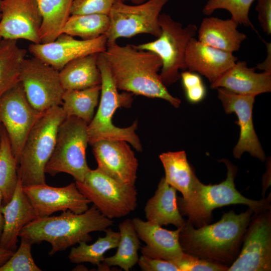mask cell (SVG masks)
<instances>
[{"label":"cell","instance_id":"1","mask_svg":"<svg viewBox=\"0 0 271 271\" xmlns=\"http://www.w3.org/2000/svg\"><path fill=\"white\" fill-rule=\"evenodd\" d=\"M102 54L118 90L163 99L179 107L181 100L169 93L161 79L162 62L156 54L131 44L120 46L116 42L107 43Z\"/></svg>","mask_w":271,"mask_h":271},{"label":"cell","instance_id":"2","mask_svg":"<svg viewBox=\"0 0 271 271\" xmlns=\"http://www.w3.org/2000/svg\"><path fill=\"white\" fill-rule=\"evenodd\" d=\"M253 213L249 208L238 214L230 211L218 222L198 228L187 221L180 231V245L185 253L226 265L232 264L239 254Z\"/></svg>","mask_w":271,"mask_h":271},{"label":"cell","instance_id":"3","mask_svg":"<svg viewBox=\"0 0 271 271\" xmlns=\"http://www.w3.org/2000/svg\"><path fill=\"white\" fill-rule=\"evenodd\" d=\"M113 224L112 219L104 216L93 205L82 213L66 210L58 216L36 218L22 229L19 237L32 244L49 242L52 246L49 254L52 255L81 242L91 241L90 233L105 231Z\"/></svg>","mask_w":271,"mask_h":271},{"label":"cell","instance_id":"4","mask_svg":"<svg viewBox=\"0 0 271 271\" xmlns=\"http://www.w3.org/2000/svg\"><path fill=\"white\" fill-rule=\"evenodd\" d=\"M227 168L225 180L218 184L204 185L197 178L195 180L191 195L186 201L177 200L181 214L188 217V222L197 227L207 224L212 211L218 207L232 204L248 206L254 213L270 209V194L260 200L248 199L242 195L235 188L234 179L237 167L227 160H222Z\"/></svg>","mask_w":271,"mask_h":271},{"label":"cell","instance_id":"5","mask_svg":"<svg viewBox=\"0 0 271 271\" xmlns=\"http://www.w3.org/2000/svg\"><path fill=\"white\" fill-rule=\"evenodd\" d=\"M97 64L101 75V91L97 110L88 124L89 144L91 145L101 140L123 141L131 144L138 152H141L142 144L136 133L137 121L125 128L117 127L112 121L118 108L130 107L132 93L118 92L102 53L98 55Z\"/></svg>","mask_w":271,"mask_h":271},{"label":"cell","instance_id":"6","mask_svg":"<svg viewBox=\"0 0 271 271\" xmlns=\"http://www.w3.org/2000/svg\"><path fill=\"white\" fill-rule=\"evenodd\" d=\"M66 118L61 105L43 112L29 133L18 165L23 186L46 183V165L54 151L58 128Z\"/></svg>","mask_w":271,"mask_h":271},{"label":"cell","instance_id":"7","mask_svg":"<svg viewBox=\"0 0 271 271\" xmlns=\"http://www.w3.org/2000/svg\"><path fill=\"white\" fill-rule=\"evenodd\" d=\"M89 144L88 123L74 116L66 117L60 124L53 154L45 169L52 176L60 173L82 182L90 170L86 158Z\"/></svg>","mask_w":271,"mask_h":271},{"label":"cell","instance_id":"8","mask_svg":"<svg viewBox=\"0 0 271 271\" xmlns=\"http://www.w3.org/2000/svg\"><path fill=\"white\" fill-rule=\"evenodd\" d=\"M159 23L161 34L156 40L134 46L159 56L162 62L160 76L167 87L180 78V70L187 69L185 55L187 45L190 40L195 37L198 29L193 24L183 27L181 23L165 14L160 15Z\"/></svg>","mask_w":271,"mask_h":271},{"label":"cell","instance_id":"9","mask_svg":"<svg viewBox=\"0 0 271 271\" xmlns=\"http://www.w3.org/2000/svg\"><path fill=\"white\" fill-rule=\"evenodd\" d=\"M75 183L81 193L109 219L125 216L137 208L135 185L122 184L98 168L90 169L82 182Z\"/></svg>","mask_w":271,"mask_h":271},{"label":"cell","instance_id":"10","mask_svg":"<svg viewBox=\"0 0 271 271\" xmlns=\"http://www.w3.org/2000/svg\"><path fill=\"white\" fill-rule=\"evenodd\" d=\"M168 2L149 0L140 4L128 5L116 0L108 15L110 26L105 34L107 43L140 34H149L158 38L161 34L159 17Z\"/></svg>","mask_w":271,"mask_h":271},{"label":"cell","instance_id":"11","mask_svg":"<svg viewBox=\"0 0 271 271\" xmlns=\"http://www.w3.org/2000/svg\"><path fill=\"white\" fill-rule=\"evenodd\" d=\"M20 82L31 105L43 112L61 105L65 91L59 71L33 57L25 58L21 67Z\"/></svg>","mask_w":271,"mask_h":271},{"label":"cell","instance_id":"12","mask_svg":"<svg viewBox=\"0 0 271 271\" xmlns=\"http://www.w3.org/2000/svg\"><path fill=\"white\" fill-rule=\"evenodd\" d=\"M43 113L31 105L20 82L0 98V123L7 131L18 165L26 139Z\"/></svg>","mask_w":271,"mask_h":271},{"label":"cell","instance_id":"13","mask_svg":"<svg viewBox=\"0 0 271 271\" xmlns=\"http://www.w3.org/2000/svg\"><path fill=\"white\" fill-rule=\"evenodd\" d=\"M242 249L227 271L271 270L270 209L254 213L244 234Z\"/></svg>","mask_w":271,"mask_h":271},{"label":"cell","instance_id":"14","mask_svg":"<svg viewBox=\"0 0 271 271\" xmlns=\"http://www.w3.org/2000/svg\"><path fill=\"white\" fill-rule=\"evenodd\" d=\"M0 37L41 43L42 17L35 0H0Z\"/></svg>","mask_w":271,"mask_h":271},{"label":"cell","instance_id":"15","mask_svg":"<svg viewBox=\"0 0 271 271\" xmlns=\"http://www.w3.org/2000/svg\"><path fill=\"white\" fill-rule=\"evenodd\" d=\"M105 35L90 40H77L62 33L54 41L47 43H32L30 52L36 57L60 71L73 60L93 53H103L106 49Z\"/></svg>","mask_w":271,"mask_h":271},{"label":"cell","instance_id":"16","mask_svg":"<svg viewBox=\"0 0 271 271\" xmlns=\"http://www.w3.org/2000/svg\"><path fill=\"white\" fill-rule=\"evenodd\" d=\"M38 218L50 216L57 211L70 210L82 213L87 210L90 201L78 190L75 182L62 187L46 183L23 186Z\"/></svg>","mask_w":271,"mask_h":271},{"label":"cell","instance_id":"17","mask_svg":"<svg viewBox=\"0 0 271 271\" xmlns=\"http://www.w3.org/2000/svg\"><path fill=\"white\" fill-rule=\"evenodd\" d=\"M218 97L225 112L235 113L238 118L236 123L240 127L239 140L233 150L236 159H240L244 152L263 161L265 155L255 133L253 120L252 109L255 95H241L233 93L224 88H217Z\"/></svg>","mask_w":271,"mask_h":271},{"label":"cell","instance_id":"18","mask_svg":"<svg viewBox=\"0 0 271 271\" xmlns=\"http://www.w3.org/2000/svg\"><path fill=\"white\" fill-rule=\"evenodd\" d=\"M125 141L101 140L91 145L97 168L125 185H135L138 161Z\"/></svg>","mask_w":271,"mask_h":271},{"label":"cell","instance_id":"19","mask_svg":"<svg viewBox=\"0 0 271 271\" xmlns=\"http://www.w3.org/2000/svg\"><path fill=\"white\" fill-rule=\"evenodd\" d=\"M132 220L139 238L146 244L141 248L143 255L171 261L177 260L183 255L179 242L181 227L171 231L138 217Z\"/></svg>","mask_w":271,"mask_h":271},{"label":"cell","instance_id":"20","mask_svg":"<svg viewBox=\"0 0 271 271\" xmlns=\"http://www.w3.org/2000/svg\"><path fill=\"white\" fill-rule=\"evenodd\" d=\"M237 61V58L233 53L204 45L195 37L190 40L186 51L187 69L204 76L211 84Z\"/></svg>","mask_w":271,"mask_h":271},{"label":"cell","instance_id":"21","mask_svg":"<svg viewBox=\"0 0 271 271\" xmlns=\"http://www.w3.org/2000/svg\"><path fill=\"white\" fill-rule=\"evenodd\" d=\"M2 212L4 225L0 239V247L15 251L17 248L18 238L22 229L37 218L19 178L12 199L2 206Z\"/></svg>","mask_w":271,"mask_h":271},{"label":"cell","instance_id":"22","mask_svg":"<svg viewBox=\"0 0 271 271\" xmlns=\"http://www.w3.org/2000/svg\"><path fill=\"white\" fill-rule=\"evenodd\" d=\"M245 61H236L234 65L211 84L212 89L224 88L241 95H255L271 91V73L255 72Z\"/></svg>","mask_w":271,"mask_h":271},{"label":"cell","instance_id":"23","mask_svg":"<svg viewBox=\"0 0 271 271\" xmlns=\"http://www.w3.org/2000/svg\"><path fill=\"white\" fill-rule=\"evenodd\" d=\"M238 24L231 19L205 18L197 30L198 40L211 47L233 53L240 48L247 37L237 29Z\"/></svg>","mask_w":271,"mask_h":271},{"label":"cell","instance_id":"24","mask_svg":"<svg viewBox=\"0 0 271 271\" xmlns=\"http://www.w3.org/2000/svg\"><path fill=\"white\" fill-rule=\"evenodd\" d=\"M176 189L162 177L155 194L145 207L147 221L160 226L173 224L178 228L184 225L186 221L178 208Z\"/></svg>","mask_w":271,"mask_h":271},{"label":"cell","instance_id":"25","mask_svg":"<svg viewBox=\"0 0 271 271\" xmlns=\"http://www.w3.org/2000/svg\"><path fill=\"white\" fill-rule=\"evenodd\" d=\"M99 53H93L77 58L59 71L65 90L82 89L100 85L101 75L97 60Z\"/></svg>","mask_w":271,"mask_h":271},{"label":"cell","instance_id":"26","mask_svg":"<svg viewBox=\"0 0 271 271\" xmlns=\"http://www.w3.org/2000/svg\"><path fill=\"white\" fill-rule=\"evenodd\" d=\"M35 1L42 17L41 43L51 42L63 33L74 0Z\"/></svg>","mask_w":271,"mask_h":271},{"label":"cell","instance_id":"27","mask_svg":"<svg viewBox=\"0 0 271 271\" xmlns=\"http://www.w3.org/2000/svg\"><path fill=\"white\" fill-rule=\"evenodd\" d=\"M165 172L166 182L183 195V200H187L197 177L187 159L184 151L163 153L159 156Z\"/></svg>","mask_w":271,"mask_h":271},{"label":"cell","instance_id":"28","mask_svg":"<svg viewBox=\"0 0 271 271\" xmlns=\"http://www.w3.org/2000/svg\"><path fill=\"white\" fill-rule=\"evenodd\" d=\"M120 239L117 251L113 255L104 257L102 263L106 266H117L128 271L138 263L141 242L132 219H126L119 225Z\"/></svg>","mask_w":271,"mask_h":271},{"label":"cell","instance_id":"29","mask_svg":"<svg viewBox=\"0 0 271 271\" xmlns=\"http://www.w3.org/2000/svg\"><path fill=\"white\" fill-rule=\"evenodd\" d=\"M100 91L101 84L82 89L65 90L61 106L66 117H76L88 124L94 116Z\"/></svg>","mask_w":271,"mask_h":271},{"label":"cell","instance_id":"30","mask_svg":"<svg viewBox=\"0 0 271 271\" xmlns=\"http://www.w3.org/2000/svg\"><path fill=\"white\" fill-rule=\"evenodd\" d=\"M27 50L17 41L2 39L0 44V98L20 82L22 63Z\"/></svg>","mask_w":271,"mask_h":271},{"label":"cell","instance_id":"31","mask_svg":"<svg viewBox=\"0 0 271 271\" xmlns=\"http://www.w3.org/2000/svg\"><path fill=\"white\" fill-rule=\"evenodd\" d=\"M105 232L104 237H99L91 244L83 241L79 243L78 246L72 248L68 256L70 261L75 263L89 262L98 267L104 260L105 253L117 248L120 239L119 232L114 231L110 228Z\"/></svg>","mask_w":271,"mask_h":271},{"label":"cell","instance_id":"32","mask_svg":"<svg viewBox=\"0 0 271 271\" xmlns=\"http://www.w3.org/2000/svg\"><path fill=\"white\" fill-rule=\"evenodd\" d=\"M18 180V163L3 126L0 142V192L3 197L2 206L12 199Z\"/></svg>","mask_w":271,"mask_h":271},{"label":"cell","instance_id":"33","mask_svg":"<svg viewBox=\"0 0 271 271\" xmlns=\"http://www.w3.org/2000/svg\"><path fill=\"white\" fill-rule=\"evenodd\" d=\"M110 26L108 15L102 14L71 15L63 33L83 40L96 39L105 35Z\"/></svg>","mask_w":271,"mask_h":271},{"label":"cell","instance_id":"34","mask_svg":"<svg viewBox=\"0 0 271 271\" xmlns=\"http://www.w3.org/2000/svg\"><path fill=\"white\" fill-rule=\"evenodd\" d=\"M255 0H208L203 9L205 15H211L215 10L224 9L231 15V19L238 25L254 29L249 20V12Z\"/></svg>","mask_w":271,"mask_h":271},{"label":"cell","instance_id":"35","mask_svg":"<svg viewBox=\"0 0 271 271\" xmlns=\"http://www.w3.org/2000/svg\"><path fill=\"white\" fill-rule=\"evenodd\" d=\"M8 260L0 266V271H41L31 252L32 244L24 238Z\"/></svg>","mask_w":271,"mask_h":271},{"label":"cell","instance_id":"36","mask_svg":"<svg viewBox=\"0 0 271 271\" xmlns=\"http://www.w3.org/2000/svg\"><path fill=\"white\" fill-rule=\"evenodd\" d=\"M172 261L180 271H227L229 267L219 262L200 258L185 252L179 259Z\"/></svg>","mask_w":271,"mask_h":271},{"label":"cell","instance_id":"37","mask_svg":"<svg viewBox=\"0 0 271 271\" xmlns=\"http://www.w3.org/2000/svg\"><path fill=\"white\" fill-rule=\"evenodd\" d=\"M116 0H74L71 15L102 14L109 15Z\"/></svg>","mask_w":271,"mask_h":271},{"label":"cell","instance_id":"38","mask_svg":"<svg viewBox=\"0 0 271 271\" xmlns=\"http://www.w3.org/2000/svg\"><path fill=\"white\" fill-rule=\"evenodd\" d=\"M138 263L144 271H180L171 260L151 258L143 255L139 257Z\"/></svg>","mask_w":271,"mask_h":271},{"label":"cell","instance_id":"39","mask_svg":"<svg viewBox=\"0 0 271 271\" xmlns=\"http://www.w3.org/2000/svg\"><path fill=\"white\" fill-rule=\"evenodd\" d=\"M258 19L264 32L271 34V0H257L255 8Z\"/></svg>","mask_w":271,"mask_h":271},{"label":"cell","instance_id":"40","mask_svg":"<svg viewBox=\"0 0 271 271\" xmlns=\"http://www.w3.org/2000/svg\"><path fill=\"white\" fill-rule=\"evenodd\" d=\"M187 100L191 103H196L202 100L206 93L203 83L185 89Z\"/></svg>","mask_w":271,"mask_h":271},{"label":"cell","instance_id":"41","mask_svg":"<svg viewBox=\"0 0 271 271\" xmlns=\"http://www.w3.org/2000/svg\"><path fill=\"white\" fill-rule=\"evenodd\" d=\"M183 86L185 89L203 83L200 76L191 71H184L180 74Z\"/></svg>","mask_w":271,"mask_h":271},{"label":"cell","instance_id":"42","mask_svg":"<svg viewBox=\"0 0 271 271\" xmlns=\"http://www.w3.org/2000/svg\"><path fill=\"white\" fill-rule=\"evenodd\" d=\"M264 42L267 48V57L263 62L258 63L255 68L263 70L264 72L271 73V44L265 41Z\"/></svg>","mask_w":271,"mask_h":271},{"label":"cell","instance_id":"43","mask_svg":"<svg viewBox=\"0 0 271 271\" xmlns=\"http://www.w3.org/2000/svg\"><path fill=\"white\" fill-rule=\"evenodd\" d=\"M14 252V251L0 247V266L8 260Z\"/></svg>","mask_w":271,"mask_h":271},{"label":"cell","instance_id":"44","mask_svg":"<svg viewBox=\"0 0 271 271\" xmlns=\"http://www.w3.org/2000/svg\"><path fill=\"white\" fill-rule=\"evenodd\" d=\"M3 204V197L0 192V239L2 234L4 225V216L2 212V207Z\"/></svg>","mask_w":271,"mask_h":271},{"label":"cell","instance_id":"45","mask_svg":"<svg viewBox=\"0 0 271 271\" xmlns=\"http://www.w3.org/2000/svg\"><path fill=\"white\" fill-rule=\"evenodd\" d=\"M88 268L82 264L77 265L73 269V270H87Z\"/></svg>","mask_w":271,"mask_h":271},{"label":"cell","instance_id":"46","mask_svg":"<svg viewBox=\"0 0 271 271\" xmlns=\"http://www.w3.org/2000/svg\"><path fill=\"white\" fill-rule=\"evenodd\" d=\"M119 1H120L122 2H125V1H129L135 4H140L146 1V0H119Z\"/></svg>","mask_w":271,"mask_h":271},{"label":"cell","instance_id":"47","mask_svg":"<svg viewBox=\"0 0 271 271\" xmlns=\"http://www.w3.org/2000/svg\"><path fill=\"white\" fill-rule=\"evenodd\" d=\"M3 128V125L0 123V142H1V138L2 136V132Z\"/></svg>","mask_w":271,"mask_h":271},{"label":"cell","instance_id":"48","mask_svg":"<svg viewBox=\"0 0 271 271\" xmlns=\"http://www.w3.org/2000/svg\"><path fill=\"white\" fill-rule=\"evenodd\" d=\"M2 38L0 37V44H1V42L2 41Z\"/></svg>","mask_w":271,"mask_h":271},{"label":"cell","instance_id":"49","mask_svg":"<svg viewBox=\"0 0 271 271\" xmlns=\"http://www.w3.org/2000/svg\"><path fill=\"white\" fill-rule=\"evenodd\" d=\"M1 15L0 14V20H1Z\"/></svg>","mask_w":271,"mask_h":271}]
</instances>
